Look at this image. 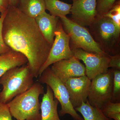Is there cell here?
Masks as SVG:
<instances>
[{
  "mask_svg": "<svg viewBox=\"0 0 120 120\" xmlns=\"http://www.w3.org/2000/svg\"><path fill=\"white\" fill-rule=\"evenodd\" d=\"M35 22L39 30L47 41L52 45L55 38L59 17H55L45 11L37 16Z\"/></svg>",
  "mask_w": 120,
  "mask_h": 120,
  "instance_id": "obj_13",
  "label": "cell"
},
{
  "mask_svg": "<svg viewBox=\"0 0 120 120\" xmlns=\"http://www.w3.org/2000/svg\"><path fill=\"white\" fill-rule=\"evenodd\" d=\"M19 0H9V6H13L17 7L19 2Z\"/></svg>",
  "mask_w": 120,
  "mask_h": 120,
  "instance_id": "obj_28",
  "label": "cell"
},
{
  "mask_svg": "<svg viewBox=\"0 0 120 120\" xmlns=\"http://www.w3.org/2000/svg\"><path fill=\"white\" fill-rule=\"evenodd\" d=\"M50 68L56 76L64 83L71 78L86 75L85 66L75 56L55 62Z\"/></svg>",
  "mask_w": 120,
  "mask_h": 120,
  "instance_id": "obj_12",
  "label": "cell"
},
{
  "mask_svg": "<svg viewBox=\"0 0 120 120\" xmlns=\"http://www.w3.org/2000/svg\"><path fill=\"white\" fill-rule=\"evenodd\" d=\"M110 119H113L114 120H120V113L112 114L109 117Z\"/></svg>",
  "mask_w": 120,
  "mask_h": 120,
  "instance_id": "obj_27",
  "label": "cell"
},
{
  "mask_svg": "<svg viewBox=\"0 0 120 120\" xmlns=\"http://www.w3.org/2000/svg\"><path fill=\"white\" fill-rule=\"evenodd\" d=\"M71 104L74 109L79 107L87 100L90 80L86 76L69 79L64 83Z\"/></svg>",
  "mask_w": 120,
  "mask_h": 120,
  "instance_id": "obj_11",
  "label": "cell"
},
{
  "mask_svg": "<svg viewBox=\"0 0 120 120\" xmlns=\"http://www.w3.org/2000/svg\"><path fill=\"white\" fill-rule=\"evenodd\" d=\"M116 0H96L97 15H104L113 7Z\"/></svg>",
  "mask_w": 120,
  "mask_h": 120,
  "instance_id": "obj_20",
  "label": "cell"
},
{
  "mask_svg": "<svg viewBox=\"0 0 120 120\" xmlns=\"http://www.w3.org/2000/svg\"><path fill=\"white\" fill-rule=\"evenodd\" d=\"M113 75L112 96L111 102L120 103V70L112 68Z\"/></svg>",
  "mask_w": 120,
  "mask_h": 120,
  "instance_id": "obj_19",
  "label": "cell"
},
{
  "mask_svg": "<svg viewBox=\"0 0 120 120\" xmlns=\"http://www.w3.org/2000/svg\"><path fill=\"white\" fill-rule=\"evenodd\" d=\"M0 120H13L7 104L1 102H0Z\"/></svg>",
  "mask_w": 120,
  "mask_h": 120,
  "instance_id": "obj_24",
  "label": "cell"
},
{
  "mask_svg": "<svg viewBox=\"0 0 120 120\" xmlns=\"http://www.w3.org/2000/svg\"><path fill=\"white\" fill-rule=\"evenodd\" d=\"M71 9L72 21L87 27L97 16L96 0H72Z\"/></svg>",
  "mask_w": 120,
  "mask_h": 120,
  "instance_id": "obj_10",
  "label": "cell"
},
{
  "mask_svg": "<svg viewBox=\"0 0 120 120\" xmlns=\"http://www.w3.org/2000/svg\"><path fill=\"white\" fill-rule=\"evenodd\" d=\"M16 7L25 15L34 19L46 11L45 0H19Z\"/></svg>",
  "mask_w": 120,
  "mask_h": 120,
  "instance_id": "obj_16",
  "label": "cell"
},
{
  "mask_svg": "<svg viewBox=\"0 0 120 120\" xmlns=\"http://www.w3.org/2000/svg\"><path fill=\"white\" fill-rule=\"evenodd\" d=\"M44 94L41 83L34 82L29 90L7 103L12 117L17 120H41L39 97Z\"/></svg>",
  "mask_w": 120,
  "mask_h": 120,
  "instance_id": "obj_2",
  "label": "cell"
},
{
  "mask_svg": "<svg viewBox=\"0 0 120 120\" xmlns=\"http://www.w3.org/2000/svg\"><path fill=\"white\" fill-rule=\"evenodd\" d=\"M34 78L27 63L7 71L0 79V85L3 87L0 102L7 104L29 90L34 83Z\"/></svg>",
  "mask_w": 120,
  "mask_h": 120,
  "instance_id": "obj_3",
  "label": "cell"
},
{
  "mask_svg": "<svg viewBox=\"0 0 120 120\" xmlns=\"http://www.w3.org/2000/svg\"><path fill=\"white\" fill-rule=\"evenodd\" d=\"M43 94L41 103V120H61L57 111L59 102L49 86L47 85L46 92Z\"/></svg>",
  "mask_w": 120,
  "mask_h": 120,
  "instance_id": "obj_14",
  "label": "cell"
},
{
  "mask_svg": "<svg viewBox=\"0 0 120 120\" xmlns=\"http://www.w3.org/2000/svg\"><path fill=\"white\" fill-rule=\"evenodd\" d=\"M2 33L5 44L26 57L34 77H38L52 45L43 36L34 19L17 7L9 6L3 21Z\"/></svg>",
  "mask_w": 120,
  "mask_h": 120,
  "instance_id": "obj_1",
  "label": "cell"
},
{
  "mask_svg": "<svg viewBox=\"0 0 120 120\" xmlns=\"http://www.w3.org/2000/svg\"><path fill=\"white\" fill-rule=\"evenodd\" d=\"M112 20L117 28L120 30V1H116L113 7L106 15H104Z\"/></svg>",
  "mask_w": 120,
  "mask_h": 120,
  "instance_id": "obj_21",
  "label": "cell"
},
{
  "mask_svg": "<svg viewBox=\"0 0 120 120\" xmlns=\"http://www.w3.org/2000/svg\"><path fill=\"white\" fill-rule=\"evenodd\" d=\"M75 109L81 114L84 120H113L105 116L101 109L90 105L87 100Z\"/></svg>",
  "mask_w": 120,
  "mask_h": 120,
  "instance_id": "obj_17",
  "label": "cell"
},
{
  "mask_svg": "<svg viewBox=\"0 0 120 120\" xmlns=\"http://www.w3.org/2000/svg\"><path fill=\"white\" fill-rule=\"evenodd\" d=\"M28 63L27 58L21 53L10 49L0 55V79L7 71Z\"/></svg>",
  "mask_w": 120,
  "mask_h": 120,
  "instance_id": "obj_15",
  "label": "cell"
},
{
  "mask_svg": "<svg viewBox=\"0 0 120 120\" xmlns=\"http://www.w3.org/2000/svg\"><path fill=\"white\" fill-rule=\"evenodd\" d=\"M55 34L48 58L39 71V76L54 63L61 60L70 59L74 56L70 47V37L65 32L60 20L58 21Z\"/></svg>",
  "mask_w": 120,
  "mask_h": 120,
  "instance_id": "obj_8",
  "label": "cell"
},
{
  "mask_svg": "<svg viewBox=\"0 0 120 120\" xmlns=\"http://www.w3.org/2000/svg\"><path fill=\"white\" fill-rule=\"evenodd\" d=\"M109 68L120 70V54L110 56Z\"/></svg>",
  "mask_w": 120,
  "mask_h": 120,
  "instance_id": "obj_25",
  "label": "cell"
},
{
  "mask_svg": "<svg viewBox=\"0 0 120 120\" xmlns=\"http://www.w3.org/2000/svg\"><path fill=\"white\" fill-rule=\"evenodd\" d=\"M102 113L107 117L112 114L120 113V103L108 102L101 109Z\"/></svg>",
  "mask_w": 120,
  "mask_h": 120,
  "instance_id": "obj_22",
  "label": "cell"
},
{
  "mask_svg": "<svg viewBox=\"0 0 120 120\" xmlns=\"http://www.w3.org/2000/svg\"><path fill=\"white\" fill-rule=\"evenodd\" d=\"M59 18L65 32L70 37L71 49H81L92 53H104L94 41L87 27L80 26L66 16Z\"/></svg>",
  "mask_w": 120,
  "mask_h": 120,
  "instance_id": "obj_6",
  "label": "cell"
},
{
  "mask_svg": "<svg viewBox=\"0 0 120 120\" xmlns=\"http://www.w3.org/2000/svg\"><path fill=\"white\" fill-rule=\"evenodd\" d=\"M87 28L94 41L104 53L111 56L120 54V30L110 19L97 15Z\"/></svg>",
  "mask_w": 120,
  "mask_h": 120,
  "instance_id": "obj_4",
  "label": "cell"
},
{
  "mask_svg": "<svg viewBox=\"0 0 120 120\" xmlns=\"http://www.w3.org/2000/svg\"><path fill=\"white\" fill-rule=\"evenodd\" d=\"M46 10L50 14L55 16H65L71 13L72 4H67L60 0H45Z\"/></svg>",
  "mask_w": 120,
  "mask_h": 120,
  "instance_id": "obj_18",
  "label": "cell"
},
{
  "mask_svg": "<svg viewBox=\"0 0 120 120\" xmlns=\"http://www.w3.org/2000/svg\"><path fill=\"white\" fill-rule=\"evenodd\" d=\"M7 12L0 15V55L7 52L10 49L5 43L2 36V24Z\"/></svg>",
  "mask_w": 120,
  "mask_h": 120,
  "instance_id": "obj_23",
  "label": "cell"
},
{
  "mask_svg": "<svg viewBox=\"0 0 120 120\" xmlns=\"http://www.w3.org/2000/svg\"><path fill=\"white\" fill-rule=\"evenodd\" d=\"M74 56L85 64L86 75L92 80L97 75L109 71L110 56L107 54L92 53L80 49H71Z\"/></svg>",
  "mask_w": 120,
  "mask_h": 120,
  "instance_id": "obj_9",
  "label": "cell"
},
{
  "mask_svg": "<svg viewBox=\"0 0 120 120\" xmlns=\"http://www.w3.org/2000/svg\"><path fill=\"white\" fill-rule=\"evenodd\" d=\"M113 75L112 69L99 74L91 80L87 101L92 106L101 109L111 101L112 96Z\"/></svg>",
  "mask_w": 120,
  "mask_h": 120,
  "instance_id": "obj_7",
  "label": "cell"
},
{
  "mask_svg": "<svg viewBox=\"0 0 120 120\" xmlns=\"http://www.w3.org/2000/svg\"><path fill=\"white\" fill-rule=\"evenodd\" d=\"M38 82L49 86L53 92L54 98L58 100L61 106L58 112L61 116L68 114L74 120H84L72 106L69 99V95L64 83L57 77L49 67L38 77Z\"/></svg>",
  "mask_w": 120,
  "mask_h": 120,
  "instance_id": "obj_5",
  "label": "cell"
},
{
  "mask_svg": "<svg viewBox=\"0 0 120 120\" xmlns=\"http://www.w3.org/2000/svg\"><path fill=\"white\" fill-rule=\"evenodd\" d=\"M9 6V0H0V13L4 14L8 11Z\"/></svg>",
  "mask_w": 120,
  "mask_h": 120,
  "instance_id": "obj_26",
  "label": "cell"
}]
</instances>
